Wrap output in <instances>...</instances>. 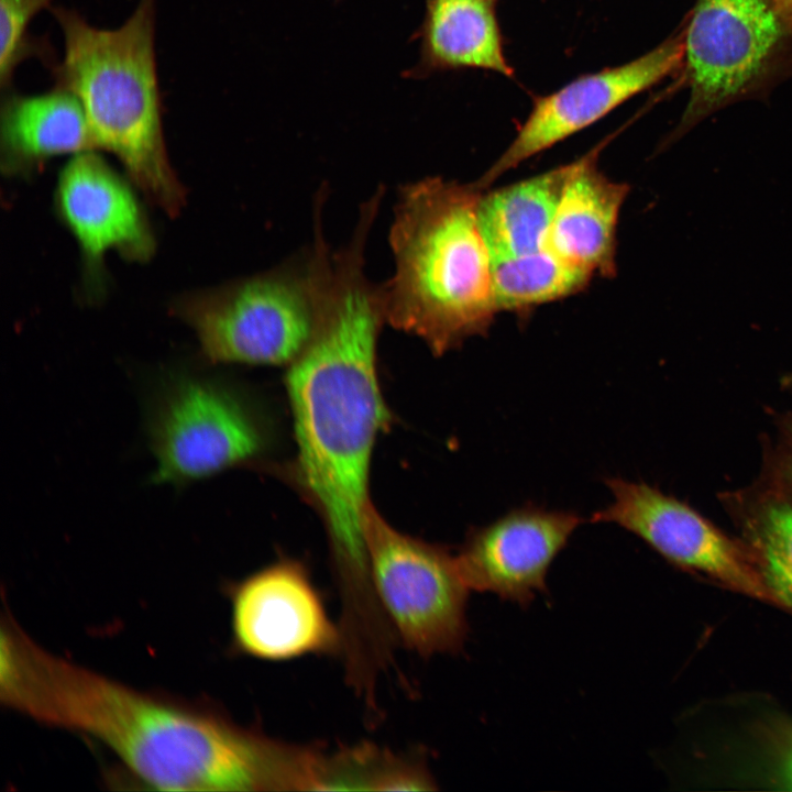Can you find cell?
<instances>
[{
    "label": "cell",
    "mask_w": 792,
    "mask_h": 792,
    "mask_svg": "<svg viewBox=\"0 0 792 792\" xmlns=\"http://www.w3.org/2000/svg\"><path fill=\"white\" fill-rule=\"evenodd\" d=\"M0 701L111 751L139 783L165 791H308L314 745L268 736L218 706L140 690L35 642L3 614Z\"/></svg>",
    "instance_id": "cell-1"
},
{
    "label": "cell",
    "mask_w": 792,
    "mask_h": 792,
    "mask_svg": "<svg viewBox=\"0 0 792 792\" xmlns=\"http://www.w3.org/2000/svg\"><path fill=\"white\" fill-rule=\"evenodd\" d=\"M367 237L365 228H356L333 253L317 329L286 376L297 444L294 472L324 522L340 606L349 613L376 603L365 538L369 471L375 440L389 422L376 372L386 319L381 285L364 272Z\"/></svg>",
    "instance_id": "cell-2"
},
{
    "label": "cell",
    "mask_w": 792,
    "mask_h": 792,
    "mask_svg": "<svg viewBox=\"0 0 792 792\" xmlns=\"http://www.w3.org/2000/svg\"><path fill=\"white\" fill-rule=\"evenodd\" d=\"M483 191L437 176L398 193L389 231L395 271L381 285L385 319L437 355L486 334L497 314L476 219Z\"/></svg>",
    "instance_id": "cell-3"
},
{
    "label": "cell",
    "mask_w": 792,
    "mask_h": 792,
    "mask_svg": "<svg viewBox=\"0 0 792 792\" xmlns=\"http://www.w3.org/2000/svg\"><path fill=\"white\" fill-rule=\"evenodd\" d=\"M157 0H139L119 28L99 29L74 9L51 7L64 37L52 72L80 102L95 147L116 155L145 197L177 215L185 190L168 161L155 61Z\"/></svg>",
    "instance_id": "cell-4"
},
{
    "label": "cell",
    "mask_w": 792,
    "mask_h": 792,
    "mask_svg": "<svg viewBox=\"0 0 792 792\" xmlns=\"http://www.w3.org/2000/svg\"><path fill=\"white\" fill-rule=\"evenodd\" d=\"M322 199L310 248L266 272L176 300L211 364L290 365L307 348L321 317L332 272L322 233Z\"/></svg>",
    "instance_id": "cell-5"
},
{
    "label": "cell",
    "mask_w": 792,
    "mask_h": 792,
    "mask_svg": "<svg viewBox=\"0 0 792 792\" xmlns=\"http://www.w3.org/2000/svg\"><path fill=\"white\" fill-rule=\"evenodd\" d=\"M156 483L184 484L257 459L266 448L263 424L235 387L193 373L167 376L147 414Z\"/></svg>",
    "instance_id": "cell-6"
},
{
    "label": "cell",
    "mask_w": 792,
    "mask_h": 792,
    "mask_svg": "<svg viewBox=\"0 0 792 792\" xmlns=\"http://www.w3.org/2000/svg\"><path fill=\"white\" fill-rule=\"evenodd\" d=\"M365 538L375 592L398 642L422 658L462 651L470 590L457 557L396 530L372 505Z\"/></svg>",
    "instance_id": "cell-7"
},
{
    "label": "cell",
    "mask_w": 792,
    "mask_h": 792,
    "mask_svg": "<svg viewBox=\"0 0 792 792\" xmlns=\"http://www.w3.org/2000/svg\"><path fill=\"white\" fill-rule=\"evenodd\" d=\"M226 591L231 642L238 653L266 661L340 657L339 624L299 560L280 558L231 582Z\"/></svg>",
    "instance_id": "cell-8"
},
{
    "label": "cell",
    "mask_w": 792,
    "mask_h": 792,
    "mask_svg": "<svg viewBox=\"0 0 792 792\" xmlns=\"http://www.w3.org/2000/svg\"><path fill=\"white\" fill-rule=\"evenodd\" d=\"M781 26L767 0H698L684 41L691 98L670 142L759 75Z\"/></svg>",
    "instance_id": "cell-9"
},
{
    "label": "cell",
    "mask_w": 792,
    "mask_h": 792,
    "mask_svg": "<svg viewBox=\"0 0 792 792\" xmlns=\"http://www.w3.org/2000/svg\"><path fill=\"white\" fill-rule=\"evenodd\" d=\"M605 484L613 501L593 514L592 522L615 524L672 563L771 601L754 560L689 506L642 482L607 477Z\"/></svg>",
    "instance_id": "cell-10"
},
{
    "label": "cell",
    "mask_w": 792,
    "mask_h": 792,
    "mask_svg": "<svg viewBox=\"0 0 792 792\" xmlns=\"http://www.w3.org/2000/svg\"><path fill=\"white\" fill-rule=\"evenodd\" d=\"M683 56L684 41L676 36L629 63L581 76L536 98L509 146L475 185L485 190L526 160L595 123L674 70Z\"/></svg>",
    "instance_id": "cell-11"
},
{
    "label": "cell",
    "mask_w": 792,
    "mask_h": 792,
    "mask_svg": "<svg viewBox=\"0 0 792 792\" xmlns=\"http://www.w3.org/2000/svg\"><path fill=\"white\" fill-rule=\"evenodd\" d=\"M582 521L534 504L512 509L469 530L455 554L460 573L470 591L527 606L547 590L551 563Z\"/></svg>",
    "instance_id": "cell-12"
},
{
    "label": "cell",
    "mask_w": 792,
    "mask_h": 792,
    "mask_svg": "<svg viewBox=\"0 0 792 792\" xmlns=\"http://www.w3.org/2000/svg\"><path fill=\"white\" fill-rule=\"evenodd\" d=\"M56 206L80 246L88 273L117 250L132 261H146L154 238L131 187L92 150L78 153L58 179Z\"/></svg>",
    "instance_id": "cell-13"
},
{
    "label": "cell",
    "mask_w": 792,
    "mask_h": 792,
    "mask_svg": "<svg viewBox=\"0 0 792 792\" xmlns=\"http://www.w3.org/2000/svg\"><path fill=\"white\" fill-rule=\"evenodd\" d=\"M604 140L578 161L565 182L547 239V249L593 275L617 273V223L629 186L597 167Z\"/></svg>",
    "instance_id": "cell-14"
},
{
    "label": "cell",
    "mask_w": 792,
    "mask_h": 792,
    "mask_svg": "<svg viewBox=\"0 0 792 792\" xmlns=\"http://www.w3.org/2000/svg\"><path fill=\"white\" fill-rule=\"evenodd\" d=\"M95 147L85 111L67 89L40 95L12 88L1 98V166L8 174L32 170L45 160Z\"/></svg>",
    "instance_id": "cell-15"
},
{
    "label": "cell",
    "mask_w": 792,
    "mask_h": 792,
    "mask_svg": "<svg viewBox=\"0 0 792 792\" xmlns=\"http://www.w3.org/2000/svg\"><path fill=\"white\" fill-rule=\"evenodd\" d=\"M572 163L482 193L476 219L491 261L547 249L548 233Z\"/></svg>",
    "instance_id": "cell-16"
},
{
    "label": "cell",
    "mask_w": 792,
    "mask_h": 792,
    "mask_svg": "<svg viewBox=\"0 0 792 792\" xmlns=\"http://www.w3.org/2000/svg\"><path fill=\"white\" fill-rule=\"evenodd\" d=\"M495 9L496 0H426L424 65L432 70L482 68L510 77Z\"/></svg>",
    "instance_id": "cell-17"
},
{
    "label": "cell",
    "mask_w": 792,
    "mask_h": 792,
    "mask_svg": "<svg viewBox=\"0 0 792 792\" xmlns=\"http://www.w3.org/2000/svg\"><path fill=\"white\" fill-rule=\"evenodd\" d=\"M425 758L395 752L372 741L322 751L317 791H433Z\"/></svg>",
    "instance_id": "cell-18"
},
{
    "label": "cell",
    "mask_w": 792,
    "mask_h": 792,
    "mask_svg": "<svg viewBox=\"0 0 792 792\" xmlns=\"http://www.w3.org/2000/svg\"><path fill=\"white\" fill-rule=\"evenodd\" d=\"M492 263L493 296L498 311H521L583 290L593 274L548 249Z\"/></svg>",
    "instance_id": "cell-19"
},
{
    "label": "cell",
    "mask_w": 792,
    "mask_h": 792,
    "mask_svg": "<svg viewBox=\"0 0 792 792\" xmlns=\"http://www.w3.org/2000/svg\"><path fill=\"white\" fill-rule=\"evenodd\" d=\"M755 565L770 600L792 610V505L774 502L754 536Z\"/></svg>",
    "instance_id": "cell-20"
},
{
    "label": "cell",
    "mask_w": 792,
    "mask_h": 792,
    "mask_svg": "<svg viewBox=\"0 0 792 792\" xmlns=\"http://www.w3.org/2000/svg\"><path fill=\"white\" fill-rule=\"evenodd\" d=\"M53 0H0V87L12 88L16 67L36 56L53 67L48 44L38 42L28 32L31 20L42 10L50 9Z\"/></svg>",
    "instance_id": "cell-21"
},
{
    "label": "cell",
    "mask_w": 792,
    "mask_h": 792,
    "mask_svg": "<svg viewBox=\"0 0 792 792\" xmlns=\"http://www.w3.org/2000/svg\"><path fill=\"white\" fill-rule=\"evenodd\" d=\"M761 766L774 788L792 790V723L781 722L763 730Z\"/></svg>",
    "instance_id": "cell-22"
},
{
    "label": "cell",
    "mask_w": 792,
    "mask_h": 792,
    "mask_svg": "<svg viewBox=\"0 0 792 792\" xmlns=\"http://www.w3.org/2000/svg\"><path fill=\"white\" fill-rule=\"evenodd\" d=\"M783 26L792 32V0H767Z\"/></svg>",
    "instance_id": "cell-23"
}]
</instances>
